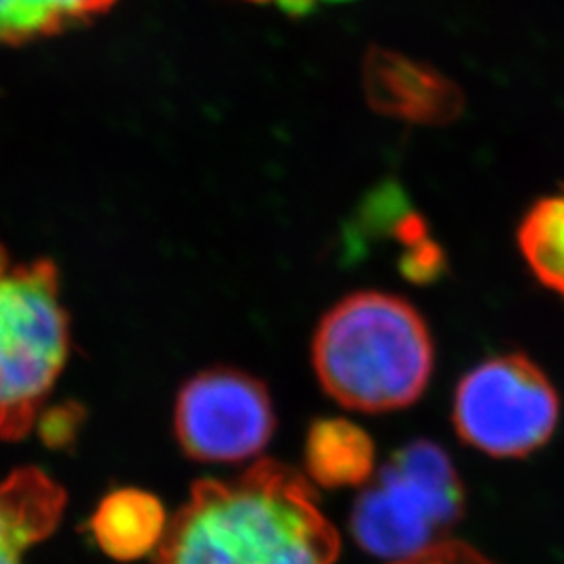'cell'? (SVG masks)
<instances>
[{"label":"cell","instance_id":"1","mask_svg":"<svg viewBox=\"0 0 564 564\" xmlns=\"http://www.w3.org/2000/svg\"><path fill=\"white\" fill-rule=\"evenodd\" d=\"M337 529L300 470L260 460L228 481L193 485L155 564H335Z\"/></svg>","mask_w":564,"mask_h":564},{"label":"cell","instance_id":"2","mask_svg":"<svg viewBox=\"0 0 564 564\" xmlns=\"http://www.w3.org/2000/svg\"><path fill=\"white\" fill-rule=\"evenodd\" d=\"M312 362L335 402L381 414L423 398L435 368V343L423 314L408 300L360 291L324 314Z\"/></svg>","mask_w":564,"mask_h":564},{"label":"cell","instance_id":"3","mask_svg":"<svg viewBox=\"0 0 564 564\" xmlns=\"http://www.w3.org/2000/svg\"><path fill=\"white\" fill-rule=\"evenodd\" d=\"M69 341L55 263L42 258L0 276V440L18 442L36 426Z\"/></svg>","mask_w":564,"mask_h":564},{"label":"cell","instance_id":"4","mask_svg":"<svg viewBox=\"0 0 564 564\" xmlns=\"http://www.w3.org/2000/svg\"><path fill=\"white\" fill-rule=\"evenodd\" d=\"M464 484L442 445H403L366 484L351 508L349 529L358 545L393 563L445 542L463 519Z\"/></svg>","mask_w":564,"mask_h":564},{"label":"cell","instance_id":"5","mask_svg":"<svg viewBox=\"0 0 564 564\" xmlns=\"http://www.w3.org/2000/svg\"><path fill=\"white\" fill-rule=\"evenodd\" d=\"M558 421L556 387L524 354L487 358L454 391L452 424L458 440L491 458H527L540 452Z\"/></svg>","mask_w":564,"mask_h":564},{"label":"cell","instance_id":"6","mask_svg":"<svg viewBox=\"0 0 564 564\" xmlns=\"http://www.w3.org/2000/svg\"><path fill=\"white\" fill-rule=\"evenodd\" d=\"M276 429L265 384L237 368H207L182 384L174 433L182 452L205 464L245 463L270 444Z\"/></svg>","mask_w":564,"mask_h":564},{"label":"cell","instance_id":"7","mask_svg":"<svg viewBox=\"0 0 564 564\" xmlns=\"http://www.w3.org/2000/svg\"><path fill=\"white\" fill-rule=\"evenodd\" d=\"M364 97L384 118L447 126L464 113L463 88L435 65L403 53L372 46L362 65Z\"/></svg>","mask_w":564,"mask_h":564},{"label":"cell","instance_id":"8","mask_svg":"<svg viewBox=\"0 0 564 564\" xmlns=\"http://www.w3.org/2000/svg\"><path fill=\"white\" fill-rule=\"evenodd\" d=\"M65 489L44 470L25 466L0 481V564H23L30 547L59 524Z\"/></svg>","mask_w":564,"mask_h":564},{"label":"cell","instance_id":"9","mask_svg":"<svg viewBox=\"0 0 564 564\" xmlns=\"http://www.w3.org/2000/svg\"><path fill=\"white\" fill-rule=\"evenodd\" d=\"M167 529L163 505L142 489L123 487L102 498L93 519L90 533L102 552L120 563L139 561L158 550Z\"/></svg>","mask_w":564,"mask_h":564},{"label":"cell","instance_id":"10","mask_svg":"<svg viewBox=\"0 0 564 564\" xmlns=\"http://www.w3.org/2000/svg\"><path fill=\"white\" fill-rule=\"evenodd\" d=\"M303 460L307 477L321 487H364L375 477L377 452L360 424L321 419L307 431Z\"/></svg>","mask_w":564,"mask_h":564},{"label":"cell","instance_id":"11","mask_svg":"<svg viewBox=\"0 0 564 564\" xmlns=\"http://www.w3.org/2000/svg\"><path fill=\"white\" fill-rule=\"evenodd\" d=\"M118 0H0V44L20 46L107 13Z\"/></svg>","mask_w":564,"mask_h":564},{"label":"cell","instance_id":"12","mask_svg":"<svg viewBox=\"0 0 564 564\" xmlns=\"http://www.w3.org/2000/svg\"><path fill=\"white\" fill-rule=\"evenodd\" d=\"M517 242L535 281L564 300V191L545 195L527 209Z\"/></svg>","mask_w":564,"mask_h":564},{"label":"cell","instance_id":"13","mask_svg":"<svg viewBox=\"0 0 564 564\" xmlns=\"http://www.w3.org/2000/svg\"><path fill=\"white\" fill-rule=\"evenodd\" d=\"M82 419H84V412L78 403H65L51 410H42L36 423L42 442L55 449L74 444L80 431Z\"/></svg>","mask_w":564,"mask_h":564},{"label":"cell","instance_id":"14","mask_svg":"<svg viewBox=\"0 0 564 564\" xmlns=\"http://www.w3.org/2000/svg\"><path fill=\"white\" fill-rule=\"evenodd\" d=\"M393 564H498L489 561L485 554L477 552L475 547L463 544V542H452L445 540L442 544L429 547L423 554L405 558L400 563Z\"/></svg>","mask_w":564,"mask_h":564},{"label":"cell","instance_id":"15","mask_svg":"<svg viewBox=\"0 0 564 564\" xmlns=\"http://www.w3.org/2000/svg\"><path fill=\"white\" fill-rule=\"evenodd\" d=\"M260 2H268V0H260ZM279 2H282V7L289 13H305L316 0H279Z\"/></svg>","mask_w":564,"mask_h":564},{"label":"cell","instance_id":"16","mask_svg":"<svg viewBox=\"0 0 564 564\" xmlns=\"http://www.w3.org/2000/svg\"><path fill=\"white\" fill-rule=\"evenodd\" d=\"M9 270H11V265H9V256H7L4 247L0 245V276H2V274H7Z\"/></svg>","mask_w":564,"mask_h":564}]
</instances>
